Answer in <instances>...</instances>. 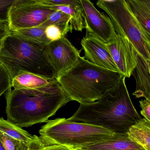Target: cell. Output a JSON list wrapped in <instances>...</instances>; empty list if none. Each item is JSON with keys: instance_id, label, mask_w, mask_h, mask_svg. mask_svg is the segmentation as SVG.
<instances>
[{"instance_id": "2", "label": "cell", "mask_w": 150, "mask_h": 150, "mask_svg": "<svg viewBox=\"0 0 150 150\" xmlns=\"http://www.w3.org/2000/svg\"><path fill=\"white\" fill-rule=\"evenodd\" d=\"M122 75L117 85L94 102L80 104L67 120L103 127L115 133H126L141 119L134 108Z\"/></svg>"}, {"instance_id": "8", "label": "cell", "mask_w": 150, "mask_h": 150, "mask_svg": "<svg viewBox=\"0 0 150 150\" xmlns=\"http://www.w3.org/2000/svg\"><path fill=\"white\" fill-rule=\"evenodd\" d=\"M81 52L66 36L45 45V54L52 69L53 79H56L72 67L81 57Z\"/></svg>"}, {"instance_id": "24", "label": "cell", "mask_w": 150, "mask_h": 150, "mask_svg": "<svg viewBox=\"0 0 150 150\" xmlns=\"http://www.w3.org/2000/svg\"><path fill=\"white\" fill-rule=\"evenodd\" d=\"M16 1L17 0H0V22H8L9 9Z\"/></svg>"}, {"instance_id": "4", "label": "cell", "mask_w": 150, "mask_h": 150, "mask_svg": "<svg viewBox=\"0 0 150 150\" xmlns=\"http://www.w3.org/2000/svg\"><path fill=\"white\" fill-rule=\"evenodd\" d=\"M45 45L12 32L0 49V63L6 68L12 79L21 72L53 79L52 69L45 54Z\"/></svg>"}, {"instance_id": "18", "label": "cell", "mask_w": 150, "mask_h": 150, "mask_svg": "<svg viewBox=\"0 0 150 150\" xmlns=\"http://www.w3.org/2000/svg\"><path fill=\"white\" fill-rule=\"evenodd\" d=\"M0 132L11 137L27 143H29L34 138V135L32 136L21 127L5 120L3 117L0 118Z\"/></svg>"}, {"instance_id": "20", "label": "cell", "mask_w": 150, "mask_h": 150, "mask_svg": "<svg viewBox=\"0 0 150 150\" xmlns=\"http://www.w3.org/2000/svg\"><path fill=\"white\" fill-rule=\"evenodd\" d=\"M70 21L71 18L69 15L61 11L55 10L49 16L47 21L40 26L45 28L49 25H57L72 33L70 25Z\"/></svg>"}, {"instance_id": "9", "label": "cell", "mask_w": 150, "mask_h": 150, "mask_svg": "<svg viewBox=\"0 0 150 150\" xmlns=\"http://www.w3.org/2000/svg\"><path fill=\"white\" fill-rule=\"evenodd\" d=\"M80 1L86 33L93 35L106 44L113 42L117 34L109 17L98 11L89 0Z\"/></svg>"}, {"instance_id": "27", "label": "cell", "mask_w": 150, "mask_h": 150, "mask_svg": "<svg viewBox=\"0 0 150 150\" xmlns=\"http://www.w3.org/2000/svg\"><path fill=\"white\" fill-rule=\"evenodd\" d=\"M11 33L8 22H0V49L5 38Z\"/></svg>"}, {"instance_id": "15", "label": "cell", "mask_w": 150, "mask_h": 150, "mask_svg": "<svg viewBox=\"0 0 150 150\" xmlns=\"http://www.w3.org/2000/svg\"><path fill=\"white\" fill-rule=\"evenodd\" d=\"M131 12L150 38V0H125Z\"/></svg>"}, {"instance_id": "10", "label": "cell", "mask_w": 150, "mask_h": 150, "mask_svg": "<svg viewBox=\"0 0 150 150\" xmlns=\"http://www.w3.org/2000/svg\"><path fill=\"white\" fill-rule=\"evenodd\" d=\"M119 72L130 78L137 65V51L128 39L117 34L113 42L106 44Z\"/></svg>"}, {"instance_id": "30", "label": "cell", "mask_w": 150, "mask_h": 150, "mask_svg": "<svg viewBox=\"0 0 150 150\" xmlns=\"http://www.w3.org/2000/svg\"><path fill=\"white\" fill-rule=\"evenodd\" d=\"M72 150H83L80 149H71Z\"/></svg>"}, {"instance_id": "6", "label": "cell", "mask_w": 150, "mask_h": 150, "mask_svg": "<svg viewBox=\"0 0 150 150\" xmlns=\"http://www.w3.org/2000/svg\"><path fill=\"white\" fill-rule=\"evenodd\" d=\"M96 5L104 10L117 34L125 38L146 61H150V38L131 12L125 0H99Z\"/></svg>"}, {"instance_id": "13", "label": "cell", "mask_w": 150, "mask_h": 150, "mask_svg": "<svg viewBox=\"0 0 150 150\" xmlns=\"http://www.w3.org/2000/svg\"><path fill=\"white\" fill-rule=\"evenodd\" d=\"M83 150H145L137 143L130 139L126 133H117L110 139L80 148Z\"/></svg>"}, {"instance_id": "5", "label": "cell", "mask_w": 150, "mask_h": 150, "mask_svg": "<svg viewBox=\"0 0 150 150\" xmlns=\"http://www.w3.org/2000/svg\"><path fill=\"white\" fill-rule=\"evenodd\" d=\"M39 133L45 145L63 146L70 149L103 142L117 134L103 127L71 122L65 118L49 120Z\"/></svg>"}, {"instance_id": "29", "label": "cell", "mask_w": 150, "mask_h": 150, "mask_svg": "<svg viewBox=\"0 0 150 150\" xmlns=\"http://www.w3.org/2000/svg\"><path fill=\"white\" fill-rule=\"evenodd\" d=\"M0 150H5V148L3 147V145L1 144V140H0Z\"/></svg>"}, {"instance_id": "26", "label": "cell", "mask_w": 150, "mask_h": 150, "mask_svg": "<svg viewBox=\"0 0 150 150\" xmlns=\"http://www.w3.org/2000/svg\"><path fill=\"white\" fill-rule=\"evenodd\" d=\"M141 108L140 114L148 121H150V100L145 99L139 101Z\"/></svg>"}, {"instance_id": "21", "label": "cell", "mask_w": 150, "mask_h": 150, "mask_svg": "<svg viewBox=\"0 0 150 150\" xmlns=\"http://www.w3.org/2000/svg\"><path fill=\"white\" fill-rule=\"evenodd\" d=\"M0 140L5 150H28L29 143L11 137L0 132Z\"/></svg>"}, {"instance_id": "14", "label": "cell", "mask_w": 150, "mask_h": 150, "mask_svg": "<svg viewBox=\"0 0 150 150\" xmlns=\"http://www.w3.org/2000/svg\"><path fill=\"white\" fill-rule=\"evenodd\" d=\"M34 74L21 72L12 79V87L14 89H37L48 86L55 80Z\"/></svg>"}, {"instance_id": "28", "label": "cell", "mask_w": 150, "mask_h": 150, "mask_svg": "<svg viewBox=\"0 0 150 150\" xmlns=\"http://www.w3.org/2000/svg\"><path fill=\"white\" fill-rule=\"evenodd\" d=\"M44 150H72L70 148L63 146L52 145H47L44 144Z\"/></svg>"}, {"instance_id": "12", "label": "cell", "mask_w": 150, "mask_h": 150, "mask_svg": "<svg viewBox=\"0 0 150 150\" xmlns=\"http://www.w3.org/2000/svg\"><path fill=\"white\" fill-rule=\"evenodd\" d=\"M150 63L137 52V65L132 73L136 81V89L132 95L137 98L150 100Z\"/></svg>"}, {"instance_id": "11", "label": "cell", "mask_w": 150, "mask_h": 150, "mask_svg": "<svg viewBox=\"0 0 150 150\" xmlns=\"http://www.w3.org/2000/svg\"><path fill=\"white\" fill-rule=\"evenodd\" d=\"M81 44L86 60L97 66L119 72L106 44L88 33L83 38Z\"/></svg>"}, {"instance_id": "25", "label": "cell", "mask_w": 150, "mask_h": 150, "mask_svg": "<svg viewBox=\"0 0 150 150\" xmlns=\"http://www.w3.org/2000/svg\"><path fill=\"white\" fill-rule=\"evenodd\" d=\"M39 4L46 6H64L78 3L79 0H36Z\"/></svg>"}, {"instance_id": "16", "label": "cell", "mask_w": 150, "mask_h": 150, "mask_svg": "<svg viewBox=\"0 0 150 150\" xmlns=\"http://www.w3.org/2000/svg\"><path fill=\"white\" fill-rule=\"evenodd\" d=\"M127 134L130 139L150 150V121L141 118L129 128Z\"/></svg>"}, {"instance_id": "17", "label": "cell", "mask_w": 150, "mask_h": 150, "mask_svg": "<svg viewBox=\"0 0 150 150\" xmlns=\"http://www.w3.org/2000/svg\"><path fill=\"white\" fill-rule=\"evenodd\" d=\"M48 7L54 10L61 11L70 16V25L71 32L73 30L81 32L83 29L86 28V24L80 0L78 3L75 4Z\"/></svg>"}, {"instance_id": "7", "label": "cell", "mask_w": 150, "mask_h": 150, "mask_svg": "<svg viewBox=\"0 0 150 150\" xmlns=\"http://www.w3.org/2000/svg\"><path fill=\"white\" fill-rule=\"evenodd\" d=\"M54 11L36 0H17L9 9L8 23L12 32L38 27Z\"/></svg>"}, {"instance_id": "3", "label": "cell", "mask_w": 150, "mask_h": 150, "mask_svg": "<svg viewBox=\"0 0 150 150\" xmlns=\"http://www.w3.org/2000/svg\"><path fill=\"white\" fill-rule=\"evenodd\" d=\"M119 72L97 66L80 57L72 67L56 79L72 100L94 102L114 88L122 76Z\"/></svg>"}, {"instance_id": "22", "label": "cell", "mask_w": 150, "mask_h": 150, "mask_svg": "<svg viewBox=\"0 0 150 150\" xmlns=\"http://www.w3.org/2000/svg\"><path fill=\"white\" fill-rule=\"evenodd\" d=\"M68 32L65 29L56 25H49L45 28V36L50 42L59 40L66 36Z\"/></svg>"}, {"instance_id": "23", "label": "cell", "mask_w": 150, "mask_h": 150, "mask_svg": "<svg viewBox=\"0 0 150 150\" xmlns=\"http://www.w3.org/2000/svg\"><path fill=\"white\" fill-rule=\"evenodd\" d=\"M12 87V79L6 68L0 63V97Z\"/></svg>"}, {"instance_id": "19", "label": "cell", "mask_w": 150, "mask_h": 150, "mask_svg": "<svg viewBox=\"0 0 150 150\" xmlns=\"http://www.w3.org/2000/svg\"><path fill=\"white\" fill-rule=\"evenodd\" d=\"M45 28L41 26H38L19 30L13 32L24 38L46 45L50 42L45 36Z\"/></svg>"}, {"instance_id": "1", "label": "cell", "mask_w": 150, "mask_h": 150, "mask_svg": "<svg viewBox=\"0 0 150 150\" xmlns=\"http://www.w3.org/2000/svg\"><path fill=\"white\" fill-rule=\"evenodd\" d=\"M7 120L19 127L47 122L60 108L71 101L56 79L37 89L10 88L6 92Z\"/></svg>"}]
</instances>
